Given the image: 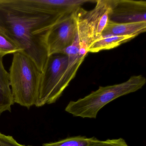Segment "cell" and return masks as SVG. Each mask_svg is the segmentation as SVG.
Returning <instances> with one entry per match:
<instances>
[{
	"mask_svg": "<svg viewBox=\"0 0 146 146\" xmlns=\"http://www.w3.org/2000/svg\"><path fill=\"white\" fill-rule=\"evenodd\" d=\"M62 16L37 12L14 0H0V29L20 46L42 72L49 57L48 33Z\"/></svg>",
	"mask_w": 146,
	"mask_h": 146,
	"instance_id": "cell-1",
	"label": "cell"
},
{
	"mask_svg": "<svg viewBox=\"0 0 146 146\" xmlns=\"http://www.w3.org/2000/svg\"><path fill=\"white\" fill-rule=\"evenodd\" d=\"M146 79L142 75L133 76L124 82L102 87L76 101H71L66 111L74 117L95 119L98 112L109 102L123 96L135 92L145 85Z\"/></svg>",
	"mask_w": 146,
	"mask_h": 146,
	"instance_id": "cell-2",
	"label": "cell"
},
{
	"mask_svg": "<svg viewBox=\"0 0 146 146\" xmlns=\"http://www.w3.org/2000/svg\"><path fill=\"white\" fill-rule=\"evenodd\" d=\"M42 73L29 55L23 52L13 54L9 74L14 103L28 108L35 105Z\"/></svg>",
	"mask_w": 146,
	"mask_h": 146,
	"instance_id": "cell-3",
	"label": "cell"
},
{
	"mask_svg": "<svg viewBox=\"0 0 146 146\" xmlns=\"http://www.w3.org/2000/svg\"><path fill=\"white\" fill-rule=\"evenodd\" d=\"M68 60V56L65 54H57L48 57L42 73L36 106L40 107L55 103L62 95L60 85Z\"/></svg>",
	"mask_w": 146,
	"mask_h": 146,
	"instance_id": "cell-4",
	"label": "cell"
},
{
	"mask_svg": "<svg viewBox=\"0 0 146 146\" xmlns=\"http://www.w3.org/2000/svg\"><path fill=\"white\" fill-rule=\"evenodd\" d=\"M113 0H96L95 7L90 11L82 7L78 11V28L90 43L100 37L109 21Z\"/></svg>",
	"mask_w": 146,
	"mask_h": 146,
	"instance_id": "cell-5",
	"label": "cell"
},
{
	"mask_svg": "<svg viewBox=\"0 0 146 146\" xmlns=\"http://www.w3.org/2000/svg\"><path fill=\"white\" fill-rule=\"evenodd\" d=\"M78 10L62 16L49 30L46 41L48 56L63 53L74 42L78 30Z\"/></svg>",
	"mask_w": 146,
	"mask_h": 146,
	"instance_id": "cell-6",
	"label": "cell"
},
{
	"mask_svg": "<svg viewBox=\"0 0 146 146\" xmlns=\"http://www.w3.org/2000/svg\"><path fill=\"white\" fill-rule=\"evenodd\" d=\"M109 20L117 23L146 22V1L113 0Z\"/></svg>",
	"mask_w": 146,
	"mask_h": 146,
	"instance_id": "cell-7",
	"label": "cell"
},
{
	"mask_svg": "<svg viewBox=\"0 0 146 146\" xmlns=\"http://www.w3.org/2000/svg\"><path fill=\"white\" fill-rule=\"evenodd\" d=\"M88 53V48L82 42L77 32L74 42L63 52L68 56V60L60 85L62 93L75 77Z\"/></svg>",
	"mask_w": 146,
	"mask_h": 146,
	"instance_id": "cell-8",
	"label": "cell"
},
{
	"mask_svg": "<svg viewBox=\"0 0 146 146\" xmlns=\"http://www.w3.org/2000/svg\"><path fill=\"white\" fill-rule=\"evenodd\" d=\"M146 31V22L117 23L109 20L102 35L135 36Z\"/></svg>",
	"mask_w": 146,
	"mask_h": 146,
	"instance_id": "cell-9",
	"label": "cell"
},
{
	"mask_svg": "<svg viewBox=\"0 0 146 146\" xmlns=\"http://www.w3.org/2000/svg\"><path fill=\"white\" fill-rule=\"evenodd\" d=\"M14 104L9 72L5 69L3 57L0 56V116L6 111L11 112Z\"/></svg>",
	"mask_w": 146,
	"mask_h": 146,
	"instance_id": "cell-10",
	"label": "cell"
},
{
	"mask_svg": "<svg viewBox=\"0 0 146 146\" xmlns=\"http://www.w3.org/2000/svg\"><path fill=\"white\" fill-rule=\"evenodd\" d=\"M135 36L101 35L90 44L88 52H99L117 47L135 38Z\"/></svg>",
	"mask_w": 146,
	"mask_h": 146,
	"instance_id": "cell-11",
	"label": "cell"
},
{
	"mask_svg": "<svg viewBox=\"0 0 146 146\" xmlns=\"http://www.w3.org/2000/svg\"><path fill=\"white\" fill-rule=\"evenodd\" d=\"M93 137H87L85 136L70 137L54 142L45 143L42 146H89L98 140Z\"/></svg>",
	"mask_w": 146,
	"mask_h": 146,
	"instance_id": "cell-12",
	"label": "cell"
},
{
	"mask_svg": "<svg viewBox=\"0 0 146 146\" xmlns=\"http://www.w3.org/2000/svg\"><path fill=\"white\" fill-rule=\"evenodd\" d=\"M23 52L19 44L0 29V56L3 57L9 54Z\"/></svg>",
	"mask_w": 146,
	"mask_h": 146,
	"instance_id": "cell-13",
	"label": "cell"
},
{
	"mask_svg": "<svg viewBox=\"0 0 146 146\" xmlns=\"http://www.w3.org/2000/svg\"><path fill=\"white\" fill-rule=\"evenodd\" d=\"M89 146H129L123 138L108 139L105 141L98 139Z\"/></svg>",
	"mask_w": 146,
	"mask_h": 146,
	"instance_id": "cell-14",
	"label": "cell"
},
{
	"mask_svg": "<svg viewBox=\"0 0 146 146\" xmlns=\"http://www.w3.org/2000/svg\"><path fill=\"white\" fill-rule=\"evenodd\" d=\"M0 146H25L18 143L11 136L6 135L0 133Z\"/></svg>",
	"mask_w": 146,
	"mask_h": 146,
	"instance_id": "cell-15",
	"label": "cell"
}]
</instances>
